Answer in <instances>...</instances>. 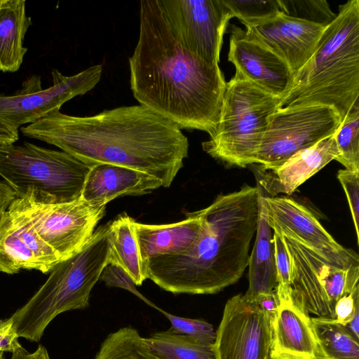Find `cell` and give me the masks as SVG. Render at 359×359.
Masks as SVG:
<instances>
[{
  "label": "cell",
  "mask_w": 359,
  "mask_h": 359,
  "mask_svg": "<svg viewBox=\"0 0 359 359\" xmlns=\"http://www.w3.org/2000/svg\"><path fill=\"white\" fill-rule=\"evenodd\" d=\"M100 280L109 287H119L129 291L156 309L158 307L136 289V285L129 274L115 262L109 261L100 274Z\"/></svg>",
  "instance_id": "obj_33"
},
{
  "label": "cell",
  "mask_w": 359,
  "mask_h": 359,
  "mask_svg": "<svg viewBox=\"0 0 359 359\" xmlns=\"http://www.w3.org/2000/svg\"><path fill=\"white\" fill-rule=\"evenodd\" d=\"M11 359H50L46 348L39 345L37 349L29 353L22 346L12 353Z\"/></svg>",
  "instance_id": "obj_38"
},
{
  "label": "cell",
  "mask_w": 359,
  "mask_h": 359,
  "mask_svg": "<svg viewBox=\"0 0 359 359\" xmlns=\"http://www.w3.org/2000/svg\"><path fill=\"white\" fill-rule=\"evenodd\" d=\"M280 100L235 72L226 83L219 120L202 143L203 151L230 166L256 164L269 117Z\"/></svg>",
  "instance_id": "obj_6"
},
{
  "label": "cell",
  "mask_w": 359,
  "mask_h": 359,
  "mask_svg": "<svg viewBox=\"0 0 359 359\" xmlns=\"http://www.w3.org/2000/svg\"><path fill=\"white\" fill-rule=\"evenodd\" d=\"M18 138V128L0 118V144H13Z\"/></svg>",
  "instance_id": "obj_39"
},
{
  "label": "cell",
  "mask_w": 359,
  "mask_h": 359,
  "mask_svg": "<svg viewBox=\"0 0 359 359\" xmlns=\"http://www.w3.org/2000/svg\"><path fill=\"white\" fill-rule=\"evenodd\" d=\"M32 24L25 0H4L0 6V70L17 72L27 50L25 35Z\"/></svg>",
  "instance_id": "obj_23"
},
{
  "label": "cell",
  "mask_w": 359,
  "mask_h": 359,
  "mask_svg": "<svg viewBox=\"0 0 359 359\" xmlns=\"http://www.w3.org/2000/svg\"><path fill=\"white\" fill-rule=\"evenodd\" d=\"M15 198L13 189L6 182L0 181V217Z\"/></svg>",
  "instance_id": "obj_40"
},
{
  "label": "cell",
  "mask_w": 359,
  "mask_h": 359,
  "mask_svg": "<svg viewBox=\"0 0 359 359\" xmlns=\"http://www.w3.org/2000/svg\"><path fill=\"white\" fill-rule=\"evenodd\" d=\"M143 340L161 359H216L213 344L169 330L157 332Z\"/></svg>",
  "instance_id": "obj_25"
},
{
  "label": "cell",
  "mask_w": 359,
  "mask_h": 359,
  "mask_svg": "<svg viewBox=\"0 0 359 359\" xmlns=\"http://www.w3.org/2000/svg\"><path fill=\"white\" fill-rule=\"evenodd\" d=\"M262 310L266 312L271 318L276 313L279 305V299L276 290L269 293H263L257 295L252 300Z\"/></svg>",
  "instance_id": "obj_37"
},
{
  "label": "cell",
  "mask_w": 359,
  "mask_h": 359,
  "mask_svg": "<svg viewBox=\"0 0 359 359\" xmlns=\"http://www.w3.org/2000/svg\"><path fill=\"white\" fill-rule=\"evenodd\" d=\"M60 262L15 198L0 217V272L35 269L46 274Z\"/></svg>",
  "instance_id": "obj_15"
},
{
  "label": "cell",
  "mask_w": 359,
  "mask_h": 359,
  "mask_svg": "<svg viewBox=\"0 0 359 359\" xmlns=\"http://www.w3.org/2000/svg\"></svg>",
  "instance_id": "obj_43"
},
{
  "label": "cell",
  "mask_w": 359,
  "mask_h": 359,
  "mask_svg": "<svg viewBox=\"0 0 359 359\" xmlns=\"http://www.w3.org/2000/svg\"><path fill=\"white\" fill-rule=\"evenodd\" d=\"M200 211L202 230L192 245L143 263L147 279L165 291L215 294L236 283L248 266L259 217L258 187L219 194Z\"/></svg>",
  "instance_id": "obj_3"
},
{
  "label": "cell",
  "mask_w": 359,
  "mask_h": 359,
  "mask_svg": "<svg viewBox=\"0 0 359 359\" xmlns=\"http://www.w3.org/2000/svg\"><path fill=\"white\" fill-rule=\"evenodd\" d=\"M339 155L334 135L300 150L275 169H257L258 183L269 196L291 195L301 184Z\"/></svg>",
  "instance_id": "obj_19"
},
{
  "label": "cell",
  "mask_w": 359,
  "mask_h": 359,
  "mask_svg": "<svg viewBox=\"0 0 359 359\" xmlns=\"http://www.w3.org/2000/svg\"><path fill=\"white\" fill-rule=\"evenodd\" d=\"M325 359H359V339L334 319L311 318Z\"/></svg>",
  "instance_id": "obj_26"
},
{
  "label": "cell",
  "mask_w": 359,
  "mask_h": 359,
  "mask_svg": "<svg viewBox=\"0 0 359 359\" xmlns=\"http://www.w3.org/2000/svg\"><path fill=\"white\" fill-rule=\"evenodd\" d=\"M95 359H161L148 348L143 337L132 327L110 333L102 343Z\"/></svg>",
  "instance_id": "obj_27"
},
{
  "label": "cell",
  "mask_w": 359,
  "mask_h": 359,
  "mask_svg": "<svg viewBox=\"0 0 359 359\" xmlns=\"http://www.w3.org/2000/svg\"><path fill=\"white\" fill-rule=\"evenodd\" d=\"M18 335L13 328L12 320H0V351L13 353L21 345L18 341Z\"/></svg>",
  "instance_id": "obj_36"
},
{
  "label": "cell",
  "mask_w": 359,
  "mask_h": 359,
  "mask_svg": "<svg viewBox=\"0 0 359 359\" xmlns=\"http://www.w3.org/2000/svg\"><path fill=\"white\" fill-rule=\"evenodd\" d=\"M156 309L169 320L171 324L169 330L172 332L186 334L205 343L214 344L216 332L211 324L199 319L177 316L158 307Z\"/></svg>",
  "instance_id": "obj_31"
},
{
  "label": "cell",
  "mask_w": 359,
  "mask_h": 359,
  "mask_svg": "<svg viewBox=\"0 0 359 359\" xmlns=\"http://www.w3.org/2000/svg\"><path fill=\"white\" fill-rule=\"evenodd\" d=\"M102 65H97L73 76H65L58 70L52 72L53 85L42 89L40 79L27 81L15 95H0V118L18 128L34 123L74 97L92 90L100 81Z\"/></svg>",
  "instance_id": "obj_13"
},
{
  "label": "cell",
  "mask_w": 359,
  "mask_h": 359,
  "mask_svg": "<svg viewBox=\"0 0 359 359\" xmlns=\"http://www.w3.org/2000/svg\"><path fill=\"white\" fill-rule=\"evenodd\" d=\"M359 312V284L349 293L341 297L334 306V320L346 325Z\"/></svg>",
  "instance_id": "obj_35"
},
{
  "label": "cell",
  "mask_w": 359,
  "mask_h": 359,
  "mask_svg": "<svg viewBox=\"0 0 359 359\" xmlns=\"http://www.w3.org/2000/svg\"><path fill=\"white\" fill-rule=\"evenodd\" d=\"M259 189V217L256 236L251 255L249 257L248 289L244 294L252 300L257 295L269 293L277 287L273 231L268 224L264 194Z\"/></svg>",
  "instance_id": "obj_22"
},
{
  "label": "cell",
  "mask_w": 359,
  "mask_h": 359,
  "mask_svg": "<svg viewBox=\"0 0 359 359\" xmlns=\"http://www.w3.org/2000/svg\"><path fill=\"white\" fill-rule=\"evenodd\" d=\"M17 198L39 236L55 251L60 262L73 256L86 244L106 208L93 205L81 197L56 204Z\"/></svg>",
  "instance_id": "obj_11"
},
{
  "label": "cell",
  "mask_w": 359,
  "mask_h": 359,
  "mask_svg": "<svg viewBox=\"0 0 359 359\" xmlns=\"http://www.w3.org/2000/svg\"><path fill=\"white\" fill-rule=\"evenodd\" d=\"M341 124L338 113L327 106L277 109L269 117L259 146L258 168L280 166L299 151L334 135Z\"/></svg>",
  "instance_id": "obj_9"
},
{
  "label": "cell",
  "mask_w": 359,
  "mask_h": 359,
  "mask_svg": "<svg viewBox=\"0 0 359 359\" xmlns=\"http://www.w3.org/2000/svg\"><path fill=\"white\" fill-rule=\"evenodd\" d=\"M223 3L245 29L264 24L282 12L280 0H223Z\"/></svg>",
  "instance_id": "obj_29"
},
{
  "label": "cell",
  "mask_w": 359,
  "mask_h": 359,
  "mask_svg": "<svg viewBox=\"0 0 359 359\" xmlns=\"http://www.w3.org/2000/svg\"><path fill=\"white\" fill-rule=\"evenodd\" d=\"M334 136L339 151L335 160L345 169L359 172V109L346 116Z\"/></svg>",
  "instance_id": "obj_28"
},
{
  "label": "cell",
  "mask_w": 359,
  "mask_h": 359,
  "mask_svg": "<svg viewBox=\"0 0 359 359\" xmlns=\"http://www.w3.org/2000/svg\"><path fill=\"white\" fill-rule=\"evenodd\" d=\"M278 299L271 318V359H325L309 313L291 294Z\"/></svg>",
  "instance_id": "obj_18"
},
{
  "label": "cell",
  "mask_w": 359,
  "mask_h": 359,
  "mask_svg": "<svg viewBox=\"0 0 359 359\" xmlns=\"http://www.w3.org/2000/svg\"><path fill=\"white\" fill-rule=\"evenodd\" d=\"M359 0L339 6L311 59L295 74L279 108L323 105L342 122L359 109Z\"/></svg>",
  "instance_id": "obj_4"
},
{
  "label": "cell",
  "mask_w": 359,
  "mask_h": 359,
  "mask_svg": "<svg viewBox=\"0 0 359 359\" xmlns=\"http://www.w3.org/2000/svg\"><path fill=\"white\" fill-rule=\"evenodd\" d=\"M273 231L275 262L277 278L276 289L278 298L290 296V271L288 255L279 232Z\"/></svg>",
  "instance_id": "obj_32"
},
{
  "label": "cell",
  "mask_w": 359,
  "mask_h": 359,
  "mask_svg": "<svg viewBox=\"0 0 359 359\" xmlns=\"http://www.w3.org/2000/svg\"><path fill=\"white\" fill-rule=\"evenodd\" d=\"M163 187L157 178L130 168L97 164L90 168L81 198L97 206L106 205L123 196H140Z\"/></svg>",
  "instance_id": "obj_20"
},
{
  "label": "cell",
  "mask_w": 359,
  "mask_h": 359,
  "mask_svg": "<svg viewBox=\"0 0 359 359\" xmlns=\"http://www.w3.org/2000/svg\"><path fill=\"white\" fill-rule=\"evenodd\" d=\"M3 353V351H0V359H4Z\"/></svg>",
  "instance_id": "obj_41"
},
{
  "label": "cell",
  "mask_w": 359,
  "mask_h": 359,
  "mask_svg": "<svg viewBox=\"0 0 359 359\" xmlns=\"http://www.w3.org/2000/svg\"><path fill=\"white\" fill-rule=\"evenodd\" d=\"M142 263L159 255L180 253L201 235V211L189 212L185 219L168 224H146L133 219Z\"/></svg>",
  "instance_id": "obj_21"
},
{
  "label": "cell",
  "mask_w": 359,
  "mask_h": 359,
  "mask_svg": "<svg viewBox=\"0 0 359 359\" xmlns=\"http://www.w3.org/2000/svg\"><path fill=\"white\" fill-rule=\"evenodd\" d=\"M177 41L189 53L219 65L223 37L233 18L223 0H157Z\"/></svg>",
  "instance_id": "obj_10"
},
{
  "label": "cell",
  "mask_w": 359,
  "mask_h": 359,
  "mask_svg": "<svg viewBox=\"0 0 359 359\" xmlns=\"http://www.w3.org/2000/svg\"><path fill=\"white\" fill-rule=\"evenodd\" d=\"M228 60L236 72L279 97L290 89L294 75L287 63L245 29L231 25Z\"/></svg>",
  "instance_id": "obj_16"
},
{
  "label": "cell",
  "mask_w": 359,
  "mask_h": 359,
  "mask_svg": "<svg viewBox=\"0 0 359 359\" xmlns=\"http://www.w3.org/2000/svg\"><path fill=\"white\" fill-rule=\"evenodd\" d=\"M337 177L346 196L355 230L357 243H359V172L342 169L338 171Z\"/></svg>",
  "instance_id": "obj_34"
},
{
  "label": "cell",
  "mask_w": 359,
  "mask_h": 359,
  "mask_svg": "<svg viewBox=\"0 0 359 359\" xmlns=\"http://www.w3.org/2000/svg\"><path fill=\"white\" fill-rule=\"evenodd\" d=\"M326 27L281 12L245 30L280 56L294 76L313 55Z\"/></svg>",
  "instance_id": "obj_17"
},
{
  "label": "cell",
  "mask_w": 359,
  "mask_h": 359,
  "mask_svg": "<svg viewBox=\"0 0 359 359\" xmlns=\"http://www.w3.org/2000/svg\"><path fill=\"white\" fill-rule=\"evenodd\" d=\"M133 218L121 215L110 222L109 241V262L120 265L131 277L136 286L147 279L133 225Z\"/></svg>",
  "instance_id": "obj_24"
},
{
  "label": "cell",
  "mask_w": 359,
  "mask_h": 359,
  "mask_svg": "<svg viewBox=\"0 0 359 359\" xmlns=\"http://www.w3.org/2000/svg\"><path fill=\"white\" fill-rule=\"evenodd\" d=\"M20 130L90 167L104 163L130 168L158 179L163 187L172 184L189 151L188 139L177 125L140 104L90 116L55 109Z\"/></svg>",
  "instance_id": "obj_1"
},
{
  "label": "cell",
  "mask_w": 359,
  "mask_h": 359,
  "mask_svg": "<svg viewBox=\"0 0 359 359\" xmlns=\"http://www.w3.org/2000/svg\"><path fill=\"white\" fill-rule=\"evenodd\" d=\"M90 168L63 151L27 142L0 144V176L16 198L43 204L76 200L81 197Z\"/></svg>",
  "instance_id": "obj_7"
},
{
  "label": "cell",
  "mask_w": 359,
  "mask_h": 359,
  "mask_svg": "<svg viewBox=\"0 0 359 359\" xmlns=\"http://www.w3.org/2000/svg\"><path fill=\"white\" fill-rule=\"evenodd\" d=\"M283 13L323 26L337 16L325 0H280Z\"/></svg>",
  "instance_id": "obj_30"
},
{
  "label": "cell",
  "mask_w": 359,
  "mask_h": 359,
  "mask_svg": "<svg viewBox=\"0 0 359 359\" xmlns=\"http://www.w3.org/2000/svg\"><path fill=\"white\" fill-rule=\"evenodd\" d=\"M3 2H4V0H0V6L2 4Z\"/></svg>",
  "instance_id": "obj_42"
},
{
  "label": "cell",
  "mask_w": 359,
  "mask_h": 359,
  "mask_svg": "<svg viewBox=\"0 0 359 359\" xmlns=\"http://www.w3.org/2000/svg\"><path fill=\"white\" fill-rule=\"evenodd\" d=\"M276 231L281 235L289 257L292 299L309 313L335 319L337 302L359 284V264L348 268L335 266Z\"/></svg>",
  "instance_id": "obj_8"
},
{
  "label": "cell",
  "mask_w": 359,
  "mask_h": 359,
  "mask_svg": "<svg viewBox=\"0 0 359 359\" xmlns=\"http://www.w3.org/2000/svg\"><path fill=\"white\" fill-rule=\"evenodd\" d=\"M271 318L255 302L238 294L226 303L216 331V359H271Z\"/></svg>",
  "instance_id": "obj_12"
},
{
  "label": "cell",
  "mask_w": 359,
  "mask_h": 359,
  "mask_svg": "<svg viewBox=\"0 0 359 359\" xmlns=\"http://www.w3.org/2000/svg\"><path fill=\"white\" fill-rule=\"evenodd\" d=\"M109 224L99 226L78 252L60 262L45 283L10 318L19 337L37 342L57 316L88 306L90 292L110 258Z\"/></svg>",
  "instance_id": "obj_5"
},
{
  "label": "cell",
  "mask_w": 359,
  "mask_h": 359,
  "mask_svg": "<svg viewBox=\"0 0 359 359\" xmlns=\"http://www.w3.org/2000/svg\"><path fill=\"white\" fill-rule=\"evenodd\" d=\"M128 61L130 88L140 105L180 128L215 131L226 83L224 74L219 65L201 60L177 41L157 0L140 3V34Z\"/></svg>",
  "instance_id": "obj_2"
},
{
  "label": "cell",
  "mask_w": 359,
  "mask_h": 359,
  "mask_svg": "<svg viewBox=\"0 0 359 359\" xmlns=\"http://www.w3.org/2000/svg\"><path fill=\"white\" fill-rule=\"evenodd\" d=\"M264 198L272 230L298 241L335 266L348 268L359 264L358 255L337 242L307 207L285 196L264 195Z\"/></svg>",
  "instance_id": "obj_14"
}]
</instances>
